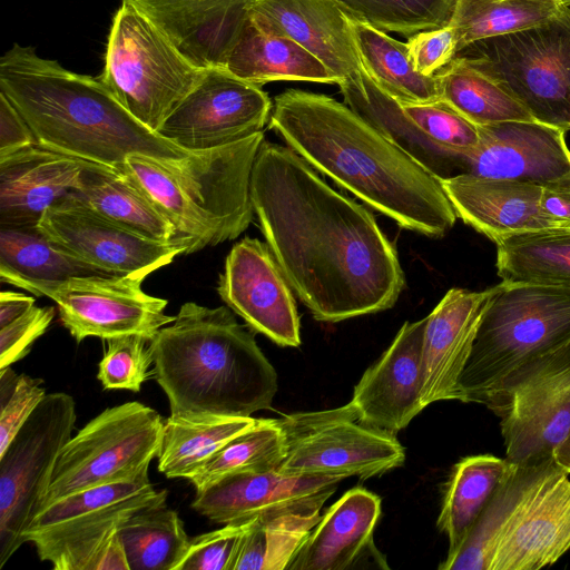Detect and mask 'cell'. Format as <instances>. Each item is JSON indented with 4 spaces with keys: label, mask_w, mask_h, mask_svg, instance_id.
<instances>
[{
    "label": "cell",
    "mask_w": 570,
    "mask_h": 570,
    "mask_svg": "<svg viewBox=\"0 0 570 570\" xmlns=\"http://www.w3.org/2000/svg\"><path fill=\"white\" fill-rule=\"evenodd\" d=\"M117 276L59 248L37 227L0 228V278L29 289L73 277Z\"/></svg>",
    "instance_id": "32"
},
{
    "label": "cell",
    "mask_w": 570,
    "mask_h": 570,
    "mask_svg": "<svg viewBox=\"0 0 570 570\" xmlns=\"http://www.w3.org/2000/svg\"><path fill=\"white\" fill-rule=\"evenodd\" d=\"M338 87L351 109L438 179L462 173V154L431 140L366 70L358 79H345Z\"/></svg>",
    "instance_id": "29"
},
{
    "label": "cell",
    "mask_w": 570,
    "mask_h": 570,
    "mask_svg": "<svg viewBox=\"0 0 570 570\" xmlns=\"http://www.w3.org/2000/svg\"><path fill=\"white\" fill-rule=\"evenodd\" d=\"M252 416L169 415L164 422L157 469L169 479H189L218 450L249 429Z\"/></svg>",
    "instance_id": "33"
},
{
    "label": "cell",
    "mask_w": 570,
    "mask_h": 570,
    "mask_svg": "<svg viewBox=\"0 0 570 570\" xmlns=\"http://www.w3.org/2000/svg\"><path fill=\"white\" fill-rule=\"evenodd\" d=\"M55 314L53 306L33 305L23 315L0 327V370L11 366L30 352L33 342L45 334Z\"/></svg>",
    "instance_id": "46"
},
{
    "label": "cell",
    "mask_w": 570,
    "mask_h": 570,
    "mask_svg": "<svg viewBox=\"0 0 570 570\" xmlns=\"http://www.w3.org/2000/svg\"><path fill=\"white\" fill-rule=\"evenodd\" d=\"M144 12L200 68L224 67L253 0H121Z\"/></svg>",
    "instance_id": "25"
},
{
    "label": "cell",
    "mask_w": 570,
    "mask_h": 570,
    "mask_svg": "<svg viewBox=\"0 0 570 570\" xmlns=\"http://www.w3.org/2000/svg\"><path fill=\"white\" fill-rule=\"evenodd\" d=\"M67 253L116 275H147L187 253L181 240L142 237L92 212L69 195L48 208L37 226Z\"/></svg>",
    "instance_id": "16"
},
{
    "label": "cell",
    "mask_w": 570,
    "mask_h": 570,
    "mask_svg": "<svg viewBox=\"0 0 570 570\" xmlns=\"http://www.w3.org/2000/svg\"><path fill=\"white\" fill-rule=\"evenodd\" d=\"M350 22L364 69L382 90L402 105L440 100L436 76L414 69L406 42L355 17Z\"/></svg>",
    "instance_id": "34"
},
{
    "label": "cell",
    "mask_w": 570,
    "mask_h": 570,
    "mask_svg": "<svg viewBox=\"0 0 570 570\" xmlns=\"http://www.w3.org/2000/svg\"><path fill=\"white\" fill-rule=\"evenodd\" d=\"M476 146L462 154V173L546 185L570 171L566 131L539 121L479 126Z\"/></svg>",
    "instance_id": "21"
},
{
    "label": "cell",
    "mask_w": 570,
    "mask_h": 570,
    "mask_svg": "<svg viewBox=\"0 0 570 570\" xmlns=\"http://www.w3.org/2000/svg\"><path fill=\"white\" fill-rule=\"evenodd\" d=\"M285 458L277 471L286 475H382L401 466L405 450L390 432L361 423L350 404L297 412L277 419Z\"/></svg>",
    "instance_id": "12"
},
{
    "label": "cell",
    "mask_w": 570,
    "mask_h": 570,
    "mask_svg": "<svg viewBox=\"0 0 570 570\" xmlns=\"http://www.w3.org/2000/svg\"><path fill=\"white\" fill-rule=\"evenodd\" d=\"M414 69L423 76H433L456 56V36L449 24L417 32L406 42Z\"/></svg>",
    "instance_id": "48"
},
{
    "label": "cell",
    "mask_w": 570,
    "mask_h": 570,
    "mask_svg": "<svg viewBox=\"0 0 570 570\" xmlns=\"http://www.w3.org/2000/svg\"><path fill=\"white\" fill-rule=\"evenodd\" d=\"M570 549V479L553 465L525 494L509 520L491 570H538Z\"/></svg>",
    "instance_id": "20"
},
{
    "label": "cell",
    "mask_w": 570,
    "mask_h": 570,
    "mask_svg": "<svg viewBox=\"0 0 570 570\" xmlns=\"http://www.w3.org/2000/svg\"><path fill=\"white\" fill-rule=\"evenodd\" d=\"M426 317L405 322L392 344L368 367L348 402L357 420L392 434L425 409L422 402V350Z\"/></svg>",
    "instance_id": "19"
},
{
    "label": "cell",
    "mask_w": 570,
    "mask_h": 570,
    "mask_svg": "<svg viewBox=\"0 0 570 570\" xmlns=\"http://www.w3.org/2000/svg\"><path fill=\"white\" fill-rule=\"evenodd\" d=\"M164 422L140 402L104 410L62 446L38 511L78 491L148 475Z\"/></svg>",
    "instance_id": "9"
},
{
    "label": "cell",
    "mask_w": 570,
    "mask_h": 570,
    "mask_svg": "<svg viewBox=\"0 0 570 570\" xmlns=\"http://www.w3.org/2000/svg\"><path fill=\"white\" fill-rule=\"evenodd\" d=\"M144 279L130 275L73 277L35 285L28 292L57 304L62 325L78 343L86 337L109 341L129 335L150 341L175 316L165 314L166 299L144 292Z\"/></svg>",
    "instance_id": "14"
},
{
    "label": "cell",
    "mask_w": 570,
    "mask_h": 570,
    "mask_svg": "<svg viewBox=\"0 0 570 570\" xmlns=\"http://www.w3.org/2000/svg\"><path fill=\"white\" fill-rule=\"evenodd\" d=\"M494 244L502 282L570 287V227L513 234Z\"/></svg>",
    "instance_id": "35"
},
{
    "label": "cell",
    "mask_w": 570,
    "mask_h": 570,
    "mask_svg": "<svg viewBox=\"0 0 570 570\" xmlns=\"http://www.w3.org/2000/svg\"><path fill=\"white\" fill-rule=\"evenodd\" d=\"M570 338V287L533 283L492 286L459 380L461 402L487 404L520 366Z\"/></svg>",
    "instance_id": "6"
},
{
    "label": "cell",
    "mask_w": 570,
    "mask_h": 570,
    "mask_svg": "<svg viewBox=\"0 0 570 570\" xmlns=\"http://www.w3.org/2000/svg\"><path fill=\"white\" fill-rule=\"evenodd\" d=\"M456 56L519 101L535 121L570 130V6L538 26L475 41Z\"/></svg>",
    "instance_id": "8"
},
{
    "label": "cell",
    "mask_w": 570,
    "mask_h": 570,
    "mask_svg": "<svg viewBox=\"0 0 570 570\" xmlns=\"http://www.w3.org/2000/svg\"><path fill=\"white\" fill-rule=\"evenodd\" d=\"M148 475L100 485L60 498L42 508L23 533L40 560L53 570H94L96 560L121 524L138 511L165 503Z\"/></svg>",
    "instance_id": "10"
},
{
    "label": "cell",
    "mask_w": 570,
    "mask_h": 570,
    "mask_svg": "<svg viewBox=\"0 0 570 570\" xmlns=\"http://www.w3.org/2000/svg\"><path fill=\"white\" fill-rule=\"evenodd\" d=\"M69 196L148 239L161 243L181 240L163 206L121 166L86 160L78 186Z\"/></svg>",
    "instance_id": "28"
},
{
    "label": "cell",
    "mask_w": 570,
    "mask_h": 570,
    "mask_svg": "<svg viewBox=\"0 0 570 570\" xmlns=\"http://www.w3.org/2000/svg\"><path fill=\"white\" fill-rule=\"evenodd\" d=\"M380 515L376 494L348 490L321 517L287 570H346L381 557L373 541Z\"/></svg>",
    "instance_id": "27"
},
{
    "label": "cell",
    "mask_w": 570,
    "mask_h": 570,
    "mask_svg": "<svg viewBox=\"0 0 570 570\" xmlns=\"http://www.w3.org/2000/svg\"><path fill=\"white\" fill-rule=\"evenodd\" d=\"M248 18L261 30L301 45L340 83L348 78L358 79L365 70L350 14L335 0H253Z\"/></svg>",
    "instance_id": "22"
},
{
    "label": "cell",
    "mask_w": 570,
    "mask_h": 570,
    "mask_svg": "<svg viewBox=\"0 0 570 570\" xmlns=\"http://www.w3.org/2000/svg\"><path fill=\"white\" fill-rule=\"evenodd\" d=\"M320 519V512L255 519L243 538L234 570H287Z\"/></svg>",
    "instance_id": "41"
},
{
    "label": "cell",
    "mask_w": 570,
    "mask_h": 570,
    "mask_svg": "<svg viewBox=\"0 0 570 570\" xmlns=\"http://www.w3.org/2000/svg\"><path fill=\"white\" fill-rule=\"evenodd\" d=\"M0 91L39 145L68 156L118 167L131 155L189 153L138 121L99 79L41 58L33 47L14 43L0 58Z\"/></svg>",
    "instance_id": "3"
},
{
    "label": "cell",
    "mask_w": 570,
    "mask_h": 570,
    "mask_svg": "<svg viewBox=\"0 0 570 570\" xmlns=\"http://www.w3.org/2000/svg\"><path fill=\"white\" fill-rule=\"evenodd\" d=\"M402 106L413 122L435 144L460 154L476 146L478 126L445 102L438 100Z\"/></svg>",
    "instance_id": "44"
},
{
    "label": "cell",
    "mask_w": 570,
    "mask_h": 570,
    "mask_svg": "<svg viewBox=\"0 0 570 570\" xmlns=\"http://www.w3.org/2000/svg\"><path fill=\"white\" fill-rule=\"evenodd\" d=\"M217 293L252 331L279 346L301 345L293 291L266 243L244 237L232 247L218 278Z\"/></svg>",
    "instance_id": "17"
},
{
    "label": "cell",
    "mask_w": 570,
    "mask_h": 570,
    "mask_svg": "<svg viewBox=\"0 0 570 570\" xmlns=\"http://www.w3.org/2000/svg\"><path fill=\"white\" fill-rule=\"evenodd\" d=\"M285 458V441L277 420L256 419L246 431L218 450L188 481L196 492L237 474L277 471Z\"/></svg>",
    "instance_id": "40"
},
{
    "label": "cell",
    "mask_w": 570,
    "mask_h": 570,
    "mask_svg": "<svg viewBox=\"0 0 570 570\" xmlns=\"http://www.w3.org/2000/svg\"><path fill=\"white\" fill-rule=\"evenodd\" d=\"M515 464L493 454L461 459L446 482L438 528L446 534L452 560L466 541L479 517Z\"/></svg>",
    "instance_id": "31"
},
{
    "label": "cell",
    "mask_w": 570,
    "mask_h": 570,
    "mask_svg": "<svg viewBox=\"0 0 570 570\" xmlns=\"http://www.w3.org/2000/svg\"><path fill=\"white\" fill-rule=\"evenodd\" d=\"M563 6L559 0H458L450 21L456 53L475 41L546 22Z\"/></svg>",
    "instance_id": "39"
},
{
    "label": "cell",
    "mask_w": 570,
    "mask_h": 570,
    "mask_svg": "<svg viewBox=\"0 0 570 570\" xmlns=\"http://www.w3.org/2000/svg\"><path fill=\"white\" fill-rule=\"evenodd\" d=\"M108 347L99 362L97 379L105 390L139 392L151 375L154 364L149 340L129 335L107 341Z\"/></svg>",
    "instance_id": "43"
},
{
    "label": "cell",
    "mask_w": 570,
    "mask_h": 570,
    "mask_svg": "<svg viewBox=\"0 0 570 570\" xmlns=\"http://www.w3.org/2000/svg\"><path fill=\"white\" fill-rule=\"evenodd\" d=\"M485 405L501 419L510 463L554 459L570 428V338L511 373Z\"/></svg>",
    "instance_id": "11"
},
{
    "label": "cell",
    "mask_w": 570,
    "mask_h": 570,
    "mask_svg": "<svg viewBox=\"0 0 570 570\" xmlns=\"http://www.w3.org/2000/svg\"><path fill=\"white\" fill-rule=\"evenodd\" d=\"M350 16L411 37L450 24L458 0H335Z\"/></svg>",
    "instance_id": "42"
},
{
    "label": "cell",
    "mask_w": 570,
    "mask_h": 570,
    "mask_svg": "<svg viewBox=\"0 0 570 570\" xmlns=\"http://www.w3.org/2000/svg\"><path fill=\"white\" fill-rule=\"evenodd\" d=\"M492 287H453L426 316L423 335L422 402L460 401L459 380L470 356Z\"/></svg>",
    "instance_id": "23"
},
{
    "label": "cell",
    "mask_w": 570,
    "mask_h": 570,
    "mask_svg": "<svg viewBox=\"0 0 570 570\" xmlns=\"http://www.w3.org/2000/svg\"><path fill=\"white\" fill-rule=\"evenodd\" d=\"M235 76L263 86L274 81L338 85L340 80L294 40L261 30L247 18L225 66Z\"/></svg>",
    "instance_id": "30"
},
{
    "label": "cell",
    "mask_w": 570,
    "mask_h": 570,
    "mask_svg": "<svg viewBox=\"0 0 570 570\" xmlns=\"http://www.w3.org/2000/svg\"><path fill=\"white\" fill-rule=\"evenodd\" d=\"M38 144L27 121L0 91V158Z\"/></svg>",
    "instance_id": "49"
},
{
    "label": "cell",
    "mask_w": 570,
    "mask_h": 570,
    "mask_svg": "<svg viewBox=\"0 0 570 570\" xmlns=\"http://www.w3.org/2000/svg\"><path fill=\"white\" fill-rule=\"evenodd\" d=\"M250 195L266 244L316 321L337 323L396 303L404 272L372 212L292 148L263 141Z\"/></svg>",
    "instance_id": "1"
},
{
    "label": "cell",
    "mask_w": 570,
    "mask_h": 570,
    "mask_svg": "<svg viewBox=\"0 0 570 570\" xmlns=\"http://www.w3.org/2000/svg\"><path fill=\"white\" fill-rule=\"evenodd\" d=\"M554 460L563 471L570 474V428L554 450Z\"/></svg>",
    "instance_id": "53"
},
{
    "label": "cell",
    "mask_w": 570,
    "mask_h": 570,
    "mask_svg": "<svg viewBox=\"0 0 570 570\" xmlns=\"http://www.w3.org/2000/svg\"><path fill=\"white\" fill-rule=\"evenodd\" d=\"M85 163L39 144L0 158V228L36 227L78 186Z\"/></svg>",
    "instance_id": "24"
},
{
    "label": "cell",
    "mask_w": 570,
    "mask_h": 570,
    "mask_svg": "<svg viewBox=\"0 0 570 570\" xmlns=\"http://www.w3.org/2000/svg\"><path fill=\"white\" fill-rule=\"evenodd\" d=\"M440 181L456 217L493 243L513 234L556 228L541 209V185L472 174Z\"/></svg>",
    "instance_id": "26"
},
{
    "label": "cell",
    "mask_w": 570,
    "mask_h": 570,
    "mask_svg": "<svg viewBox=\"0 0 570 570\" xmlns=\"http://www.w3.org/2000/svg\"><path fill=\"white\" fill-rule=\"evenodd\" d=\"M149 347L170 415L250 416L272 407L276 371L229 307L187 302Z\"/></svg>",
    "instance_id": "4"
},
{
    "label": "cell",
    "mask_w": 570,
    "mask_h": 570,
    "mask_svg": "<svg viewBox=\"0 0 570 570\" xmlns=\"http://www.w3.org/2000/svg\"><path fill=\"white\" fill-rule=\"evenodd\" d=\"M36 303L33 297L11 291H2L0 294V327L13 322Z\"/></svg>",
    "instance_id": "52"
},
{
    "label": "cell",
    "mask_w": 570,
    "mask_h": 570,
    "mask_svg": "<svg viewBox=\"0 0 570 570\" xmlns=\"http://www.w3.org/2000/svg\"><path fill=\"white\" fill-rule=\"evenodd\" d=\"M267 126L315 170L402 228L438 238L454 226L440 179L345 102L287 89L274 98Z\"/></svg>",
    "instance_id": "2"
},
{
    "label": "cell",
    "mask_w": 570,
    "mask_h": 570,
    "mask_svg": "<svg viewBox=\"0 0 570 570\" xmlns=\"http://www.w3.org/2000/svg\"><path fill=\"white\" fill-rule=\"evenodd\" d=\"M341 481L338 476L286 475L278 471L237 474L196 492L191 508L220 524L320 512Z\"/></svg>",
    "instance_id": "18"
},
{
    "label": "cell",
    "mask_w": 570,
    "mask_h": 570,
    "mask_svg": "<svg viewBox=\"0 0 570 570\" xmlns=\"http://www.w3.org/2000/svg\"><path fill=\"white\" fill-rule=\"evenodd\" d=\"M264 130L179 158L129 156L121 167L163 206L187 254L237 238L255 212L250 180Z\"/></svg>",
    "instance_id": "5"
},
{
    "label": "cell",
    "mask_w": 570,
    "mask_h": 570,
    "mask_svg": "<svg viewBox=\"0 0 570 570\" xmlns=\"http://www.w3.org/2000/svg\"><path fill=\"white\" fill-rule=\"evenodd\" d=\"M94 570H130L126 550L116 531L101 549Z\"/></svg>",
    "instance_id": "51"
},
{
    "label": "cell",
    "mask_w": 570,
    "mask_h": 570,
    "mask_svg": "<svg viewBox=\"0 0 570 570\" xmlns=\"http://www.w3.org/2000/svg\"><path fill=\"white\" fill-rule=\"evenodd\" d=\"M272 108L273 101L261 86L225 67L205 68L198 83L157 132L187 151L206 150L263 131Z\"/></svg>",
    "instance_id": "15"
},
{
    "label": "cell",
    "mask_w": 570,
    "mask_h": 570,
    "mask_svg": "<svg viewBox=\"0 0 570 570\" xmlns=\"http://www.w3.org/2000/svg\"><path fill=\"white\" fill-rule=\"evenodd\" d=\"M118 533L130 570H177L190 544L179 514L166 502L138 511Z\"/></svg>",
    "instance_id": "38"
},
{
    "label": "cell",
    "mask_w": 570,
    "mask_h": 570,
    "mask_svg": "<svg viewBox=\"0 0 570 570\" xmlns=\"http://www.w3.org/2000/svg\"><path fill=\"white\" fill-rule=\"evenodd\" d=\"M435 76L440 100L478 127L504 121H534L519 101L460 56Z\"/></svg>",
    "instance_id": "37"
},
{
    "label": "cell",
    "mask_w": 570,
    "mask_h": 570,
    "mask_svg": "<svg viewBox=\"0 0 570 570\" xmlns=\"http://www.w3.org/2000/svg\"><path fill=\"white\" fill-rule=\"evenodd\" d=\"M254 520L226 523L190 539L177 570H234L243 538Z\"/></svg>",
    "instance_id": "45"
},
{
    "label": "cell",
    "mask_w": 570,
    "mask_h": 570,
    "mask_svg": "<svg viewBox=\"0 0 570 570\" xmlns=\"http://www.w3.org/2000/svg\"><path fill=\"white\" fill-rule=\"evenodd\" d=\"M541 209L556 228L570 227V171L542 186Z\"/></svg>",
    "instance_id": "50"
},
{
    "label": "cell",
    "mask_w": 570,
    "mask_h": 570,
    "mask_svg": "<svg viewBox=\"0 0 570 570\" xmlns=\"http://www.w3.org/2000/svg\"><path fill=\"white\" fill-rule=\"evenodd\" d=\"M556 464L554 459L538 464H515L479 517L459 553L452 560L442 562L439 569L491 570L498 544L514 510Z\"/></svg>",
    "instance_id": "36"
},
{
    "label": "cell",
    "mask_w": 570,
    "mask_h": 570,
    "mask_svg": "<svg viewBox=\"0 0 570 570\" xmlns=\"http://www.w3.org/2000/svg\"><path fill=\"white\" fill-rule=\"evenodd\" d=\"M204 69L144 12L121 2L112 19L99 80L138 121L157 132L198 83Z\"/></svg>",
    "instance_id": "7"
},
{
    "label": "cell",
    "mask_w": 570,
    "mask_h": 570,
    "mask_svg": "<svg viewBox=\"0 0 570 570\" xmlns=\"http://www.w3.org/2000/svg\"><path fill=\"white\" fill-rule=\"evenodd\" d=\"M75 423L72 396L49 393L0 454V569L24 543L23 533L40 508Z\"/></svg>",
    "instance_id": "13"
},
{
    "label": "cell",
    "mask_w": 570,
    "mask_h": 570,
    "mask_svg": "<svg viewBox=\"0 0 570 570\" xmlns=\"http://www.w3.org/2000/svg\"><path fill=\"white\" fill-rule=\"evenodd\" d=\"M43 381L19 374L12 392L0 399V454L47 395Z\"/></svg>",
    "instance_id": "47"
}]
</instances>
